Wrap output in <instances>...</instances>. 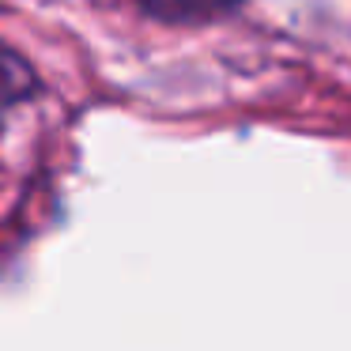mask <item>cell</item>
Returning a JSON list of instances; mask_svg holds the SVG:
<instances>
[{"label": "cell", "instance_id": "2", "mask_svg": "<svg viewBox=\"0 0 351 351\" xmlns=\"http://www.w3.org/2000/svg\"><path fill=\"white\" fill-rule=\"evenodd\" d=\"M227 4H234V0H144V8L155 12L159 19H197L227 8Z\"/></svg>", "mask_w": 351, "mask_h": 351}, {"label": "cell", "instance_id": "1", "mask_svg": "<svg viewBox=\"0 0 351 351\" xmlns=\"http://www.w3.org/2000/svg\"><path fill=\"white\" fill-rule=\"evenodd\" d=\"M34 87H38V76H34L31 61L0 42V102H19Z\"/></svg>", "mask_w": 351, "mask_h": 351}]
</instances>
